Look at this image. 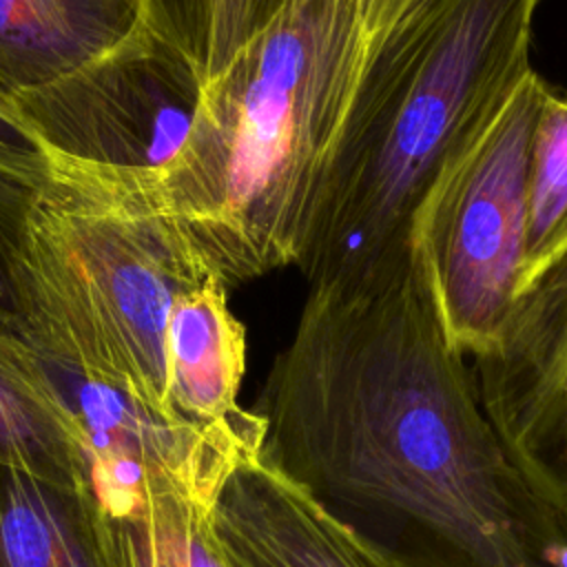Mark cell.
Instances as JSON below:
<instances>
[{
	"instance_id": "11",
	"label": "cell",
	"mask_w": 567,
	"mask_h": 567,
	"mask_svg": "<svg viewBox=\"0 0 567 567\" xmlns=\"http://www.w3.org/2000/svg\"><path fill=\"white\" fill-rule=\"evenodd\" d=\"M137 0H0V86H42L122 42Z\"/></svg>"
},
{
	"instance_id": "6",
	"label": "cell",
	"mask_w": 567,
	"mask_h": 567,
	"mask_svg": "<svg viewBox=\"0 0 567 567\" xmlns=\"http://www.w3.org/2000/svg\"><path fill=\"white\" fill-rule=\"evenodd\" d=\"M202 82L142 22L91 62L13 95L47 162L113 179L157 173L182 146Z\"/></svg>"
},
{
	"instance_id": "12",
	"label": "cell",
	"mask_w": 567,
	"mask_h": 567,
	"mask_svg": "<svg viewBox=\"0 0 567 567\" xmlns=\"http://www.w3.org/2000/svg\"><path fill=\"white\" fill-rule=\"evenodd\" d=\"M0 567H120L95 492L0 465Z\"/></svg>"
},
{
	"instance_id": "1",
	"label": "cell",
	"mask_w": 567,
	"mask_h": 567,
	"mask_svg": "<svg viewBox=\"0 0 567 567\" xmlns=\"http://www.w3.org/2000/svg\"><path fill=\"white\" fill-rule=\"evenodd\" d=\"M255 412L259 456L390 567H567V520L489 421L412 248L310 286Z\"/></svg>"
},
{
	"instance_id": "18",
	"label": "cell",
	"mask_w": 567,
	"mask_h": 567,
	"mask_svg": "<svg viewBox=\"0 0 567 567\" xmlns=\"http://www.w3.org/2000/svg\"><path fill=\"white\" fill-rule=\"evenodd\" d=\"M0 168L9 171L13 175H20L29 182H42L49 173V162L33 140V135L27 131V126L20 122L13 95H9L0 86Z\"/></svg>"
},
{
	"instance_id": "2",
	"label": "cell",
	"mask_w": 567,
	"mask_h": 567,
	"mask_svg": "<svg viewBox=\"0 0 567 567\" xmlns=\"http://www.w3.org/2000/svg\"><path fill=\"white\" fill-rule=\"evenodd\" d=\"M372 44L361 0H286L202 86L157 173L97 177L164 217L226 288L297 266Z\"/></svg>"
},
{
	"instance_id": "15",
	"label": "cell",
	"mask_w": 567,
	"mask_h": 567,
	"mask_svg": "<svg viewBox=\"0 0 567 567\" xmlns=\"http://www.w3.org/2000/svg\"><path fill=\"white\" fill-rule=\"evenodd\" d=\"M286 0H137L140 22L195 69L202 86L219 75Z\"/></svg>"
},
{
	"instance_id": "4",
	"label": "cell",
	"mask_w": 567,
	"mask_h": 567,
	"mask_svg": "<svg viewBox=\"0 0 567 567\" xmlns=\"http://www.w3.org/2000/svg\"><path fill=\"white\" fill-rule=\"evenodd\" d=\"M206 277L188 241L131 190L49 162L16 266L22 337L33 352L175 416L166 321L177 297Z\"/></svg>"
},
{
	"instance_id": "8",
	"label": "cell",
	"mask_w": 567,
	"mask_h": 567,
	"mask_svg": "<svg viewBox=\"0 0 567 567\" xmlns=\"http://www.w3.org/2000/svg\"><path fill=\"white\" fill-rule=\"evenodd\" d=\"M474 361L507 452L567 520V250L514 297L501 339Z\"/></svg>"
},
{
	"instance_id": "9",
	"label": "cell",
	"mask_w": 567,
	"mask_h": 567,
	"mask_svg": "<svg viewBox=\"0 0 567 567\" xmlns=\"http://www.w3.org/2000/svg\"><path fill=\"white\" fill-rule=\"evenodd\" d=\"M210 525L230 567H390L259 452L226 470Z\"/></svg>"
},
{
	"instance_id": "13",
	"label": "cell",
	"mask_w": 567,
	"mask_h": 567,
	"mask_svg": "<svg viewBox=\"0 0 567 567\" xmlns=\"http://www.w3.org/2000/svg\"><path fill=\"white\" fill-rule=\"evenodd\" d=\"M0 465L91 487L82 443L53 396L35 352L0 326ZM93 489V487H91Z\"/></svg>"
},
{
	"instance_id": "17",
	"label": "cell",
	"mask_w": 567,
	"mask_h": 567,
	"mask_svg": "<svg viewBox=\"0 0 567 567\" xmlns=\"http://www.w3.org/2000/svg\"><path fill=\"white\" fill-rule=\"evenodd\" d=\"M38 184L0 168V326L20 337L22 312L16 288V266L27 210Z\"/></svg>"
},
{
	"instance_id": "3",
	"label": "cell",
	"mask_w": 567,
	"mask_h": 567,
	"mask_svg": "<svg viewBox=\"0 0 567 567\" xmlns=\"http://www.w3.org/2000/svg\"><path fill=\"white\" fill-rule=\"evenodd\" d=\"M545 0H425L372 44L297 268L310 286L363 279L410 252L443 164L532 69Z\"/></svg>"
},
{
	"instance_id": "7",
	"label": "cell",
	"mask_w": 567,
	"mask_h": 567,
	"mask_svg": "<svg viewBox=\"0 0 567 567\" xmlns=\"http://www.w3.org/2000/svg\"><path fill=\"white\" fill-rule=\"evenodd\" d=\"M35 357L82 443L91 487L106 514H120L164 489L213 498L226 470L261 447L259 412L244 410L226 423H190L58 359Z\"/></svg>"
},
{
	"instance_id": "16",
	"label": "cell",
	"mask_w": 567,
	"mask_h": 567,
	"mask_svg": "<svg viewBox=\"0 0 567 567\" xmlns=\"http://www.w3.org/2000/svg\"><path fill=\"white\" fill-rule=\"evenodd\" d=\"M567 250V93L547 86L529 148L523 266L516 295Z\"/></svg>"
},
{
	"instance_id": "14",
	"label": "cell",
	"mask_w": 567,
	"mask_h": 567,
	"mask_svg": "<svg viewBox=\"0 0 567 567\" xmlns=\"http://www.w3.org/2000/svg\"><path fill=\"white\" fill-rule=\"evenodd\" d=\"M106 520L120 567H230L210 525V498L195 492H155Z\"/></svg>"
},
{
	"instance_id": "10",
	"label": "cell",
	"mask_w": 567,
	"mask_h": 567,
	"mask_svg": "<svg viewBox=\"0 0 567 567\" xmlns=\"http://www.w3.org/2000/svg\"><path fill=\"white\" fill-rule=\"evenodd\" d=\"M164 354L175 416L210 425L244 414L237 392L246 368V330L230 312L219 277H206L177 297L166 321Z\"/></svg>"
},
{
	"instance_id": "19",
	"label": "cell",
	"mask_w": 567,
	"mask_h": 567,
	"mask_svg": "<svg viewBox=\"0 0 567 567\" xmlns=\"http://www.w3.org/2000/svg\"><path fill=\"white\" fill-rule=\"evenodd\" d=\"M423 2L425 0H361V7L372 38L379 40Z\"/></svg>"
},
{
	"instance_id": "5",
	"label": "cell",
	"mask_w": 567,
	"mask_h": 567,
	"mask_svg": "<svg viewBox=\"0 0 567 567\" xmlns=\"http://www.w3.org/2000/svg\"><path fill=\"white\" fill-rule=\"evenodd\" d=\"M547 82L529 69L443 164L410 226L447 339L474 359L507 323L523 266L527 173Z\"/></svg>"
}]
</instances>
